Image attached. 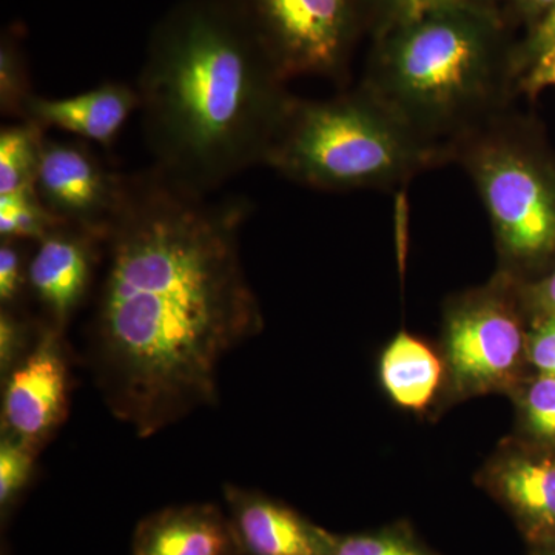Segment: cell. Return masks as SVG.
Segmentation results:
<instances>
[{
  "label": "cell",
  "instance_id": "3957f363",
  "mask_svg": "<svg viewBox=\"0 0 555 555\" xmlns=\"http://www.w3.org/2000/svg\"><path fill=\"white\" fill-rule=\"evenodd\" d=\"M518 82L499 11L465 7L379 33L360 86L451 163L460 141L505 115Z\"/></svg>",
  "mask_w": 555,
  "mask_h": 555
},
{
  "label": "cell",
  "instance_id": "484cf974",
  "mask_svg": "<svg viewBox=\"0 0 555 555\" xmlns=\"http://www.w3.org/2000/svg\"><path fill=\"white\" fill-rule=\"evenodd\" d=\"M555 47V3L531 28L524 43L514 49L518 76H524L543 53Z\"/></svg>",
  "mask_w": 555,
  "mask_h": 555
},
{
  "label": "cell",
  "instance_id": "5b68a950",
  "mask_svg": "<svg viewBox=\"0 0 555 555\" xmlns=\"http://www.w3.org/2000/svg\"><path fill=\"white\" fill-rule=\"evenodd\" d=\"M473 179L503 261L531 264L555 251V178L509 113L452 149Z\"/></svg>",
  "mask_w": 555,
  "mask_h": 555
},
{
  "label": "cell",
  "instance_id": "8fae6325",
  "mask_svg": "<svg viewBox=\"0 0 555 555\" xmlns=\"http://www.w3.org/2000/svg\"><path fill=\"white\" fill-rule=\"evenodd\" d=\"M481 483L509 511L531 545L555 537V456L500 449Z\"/></svg>",
  "mask_w": 555,
  "mask_h": 555
},
{
  "label": "cell",
  "instance_id": "ba28073f",
  "mask_svg": "<svg viewBox=\"0 0 555 555\" xmlns=\"http://www.w3.org/2000/svg\"><path fill=\"white\" fill-rule=\"evenodd\" d=\"M124 188L126 175L108 170L87 144L47 138L36 192L65 224L104 238L118 214Z\"/></svg>",
  "mask_w": 555,
  "mask_h": 555
},
{
  "label": "cell",
  "instance_id": "83f0119b",
  "mask_svg": "<svg viewBox=\"0 0 555 555\" xmlns=\"http://www.w3.org/2000/svg\"><path fill=\"white\" fill-rule=\"evenodd\" d=\"M521 297L528 308L555 313V269L535 284H520Z\"/></svg>",
  "mask_w": 555,
  "mask_h": 555
},
{
  "label": "cell",
  "instance_id": "9c48e42d",
  "mask_svg": "<svg viewBox=\"0 0 555 555\" xmlns=\"http://www.w3.org/2000/svg\"><path fill=\"white\" fill-rule=\"evenodd\" d=\"M2 379V433L42 449L68 415L64 332L40 321L35 345Z\"/></svg>",
  "mask_w": 555,
  "mask_h": 555
},
{
  "label": "cell",
  "instance_id": "5bb4252c",
  "mask_svg": "<svg viewBox=\"0 0 555 555\" xmlns=\"http://www.w3.org/2000/svg\"><path fill=\"white\" fill-rule=\"evenodd\" d=\"M131 555H243L228 514L211 503L173 506L139 521Z\"/></svg>",
  "mask_w": 555,
  "mask_h": 555
},
{
  "label": "cell",
  "instance_id": "ac0fdd59",
  "mask_svg": "<svg viewBox=\"0 0 555 555\" xmlns=\"http://www.w3.org/2000/svg\"><path fill=\"white\" fill-rule=\"evenodd\" d=\"M328 555H440L416 539L406 524L374 532L332 537Z\"/></svg>",
  "mask_w": 555,
  "mask_h": 555
},
{
  "label": "cell",
  "instance_id": "6da1fadb",
  "mask_svg": "<svg viewBox=\"0 0 555 555\" xmlns=\"http://www.w3.org/2000/svg\"><path fill=\"white\" fill-rule=\"evenodd\" d=\"M247 211L155 166L126 175L87 356L105 404L139 437L214 404L222 360L262 328L240 254Z\"/></svg>",
  "mask_w": 555,
  "mask_h": 555
},
{
  "label": "cell",
  "instance_id": "7402d4cb",
  "mask_svg": "<svg viewBox=\"0 0 555 555\" xmlns=\"http://www.w3.org/2000/svg\"><path fill=\"white\" fill-rule=\"evenodd\" d=\"M35 244L24 241H0V305L21 309V302L30 295L28 268Z\"/></svg>",
  "mask_w": 555,
  "mask_h": 555
},
{
  "label": "cell",
  "instance_id": "4316f807",
  "mask_svg": "<svg viewBox=\"0 0 555 555\" xmlns=\"http://www.w3.org/2000/svg\"><path fill=\"white\" fill-rule=\"evenodd\" d=\"M546 87H555V47L543 53L518 82V90L531 98L537 96Z\"/></svg>",
  "mask_w": 555,
  "mask_h": 555
},
{
  "label": "cell",
  "instance_id": "d4e9b609",
  "mask_svg": "<svg viewBox=\"0 0 555 555\" xmlns=\"http://www.w3.org/2000/svg\"><path fill=\"white\" fill-rule=\"evenodd\" d=\"M526 357L539 374L555 377V313L535 310L526 334Z\"/></svg>",
  "mask_w": 555,
  "mask_h": 555
},
{
  "label": "cell",
  "instance_id": "277c9868",
  "mask_svg": "<svg viewBox=\"0 0 555 555\" xmlns=\"http://www.w3.org/2000/svg\"><path fill=\"white\" fill-rule=\"evenodd\" d=\"M449 163L364 87L324 101L294 98L264 164L324 192L393 189Z\"/></svg>",
  "mask_w": 555,
  "mask_h": 555
},
{
  "label": "cell",
  "instance_id": "52a82bcc",
  "mask_svg": "<svg viewBox=\"0 0 555 555\" xmlns=\"http://www.w3.org/2000/svg\"><path fill=\"white\" fill-rule=\"evenodd\" d=\"M264 49L286 79H343L366 21L361 0H238Z\"/></svg>",
  "mask_w": 555,
  "mask_h": 555
},
{
  "label": "cell",
  "instance_id": "603a6c76",
  "mask_svg": "<svg viewBox=\"0 0 555 555\" xmlns=\"http://www.w3.org/2000/svg\"><path fill=\"white\" fill-rule=\"evenodd\" d=\"M520 408L531 434L555 441V377L539 374L520 392Z\"/></svg>",
  "mask_w": 555,
  "mask_h": 555
},
{
  "label": "cell",
  "instance_id": "2e32d148",
  "mask_svg": "<svg viewBox=\"0 0 555 555\" xmlns=\"http://www.w3.org/2000/svg\"><path fill=\"white\" fill-rule=\"evenodd\" d=\"M46 129L33 120H20L0 131V195L36 188Z\"/></svg>",
  "mask_w": 555,
  "mask_h": 555
},
{
  "label": "cell",
  "instance_id": "8992f818",
  "mask_svg": "<svg viewBox=\"0 0 555 555\" xmlns=\"http://www.w3.org/2000/svg\"><path fill=\"white\" fill-rule=\"evenodd\" d=\"M520 283L507 272L452 299L444 317L449 377L462 396L500 392L520 382L526 331Z\"/></svg>",
  "mask_w": 555,
  "mask_h": 555
},
{
  "label": "cell",
  "instance_id": "30bf717a",
  "mask_svg": "<svg viewBox=\"0 0 555 555\" xmlns=\"http://www.w3.org/2000/svg\"><path fill=\"white\" fill-rule=\"evenodd\" d=\"M104 255V238L89 230L62 224L33 246L28 283L43 323L64 332L90 297Z\"/></svg>",
  "mask_w": 555,
  "mask_h": 555
},
{
  "label": "cell",
  "instance_id": "e0dca14e",
  "mask_svg": "<svg viewBox=\"0 0 555 555\" xmlns=\"http://www.w3.org/2000/svg\"><path fill=\"white\" fill-rule=\"evenodd\" d=\"M62 224L65 222L51 214L36 188L0 195V240L36 244Z\"/></svg>",
  "mask_w": 555,
  "mask_h": 555
},
{
  "label": "cell",
  "instance_id": "f1b7e54d",
  "mask_svg": "<svg viewBox=\"0 0 555 555\" xmlns=\"http://www.w3.org/2000/svg\"><path fill=\"white\" fill-rule=\"evenodd\" d=\"M511 3H513L514 10L526 22H529L532 28L537 22L545 16L546 11L554 5L555 0H511Z\"/></svg>",
  "mask_w": 555,
  "mask_h": 555
},
{
  "label": "cell",
  "instance_id": "44dd1931",
  "mask_svg": "<svg viewBox=\"0 0 555 555\" xmlns=\"http://www.w3.org/2000/svg\"><path fill=\"white\" fill-rule=\"evenodd\" d=\"M33 94L20 42L11 35L3 36L0 46V112L9 118L24 120L25 107Z\"/></svg>",
  "mask_w": 555,
  "mask_h": 555
},
{
  "label": "cell",
  "instance_id": "d6986e66",
  "mask_svg": "<svg viewBox=\"0 0 555 555\" xmlns=\"http://www.w3.org/2000/svg\"><path fill=\"white\" fill-rule=\"evenodd\" d=\"M361 3L364 17L371 20L377 35L441 11L494 7V0H361Z\"/></svg>",
  "mask_w": 555,
  "mask_h": 555
},
{
  "label": "cell",
  "instance_id": "4fadbf2b",
  "mask_svg": "<svg viewBox=\"0 0 555 555\" xmlns=\"http://www.w3.org/2000/svg\"><path fill=\"white\" fill-rule=\"evenodd\" d=\"M139 109L137 87L105 82L83 93L65 98L33 94L24 120L43 129H57L83 141L112 149L130 116Z\"/></svg>",
  "mask_w": 555,
  "mask_h": 555
},
{
  "label": "cell",
  "instance_id": "7a4b0ae2",
  "mask_svg": "<svg viewBox=\"0 0 555 555\" xmlns=\"http://www.w3.org/2000/svg\"><path fill=\"white\" fill-rule=\"evenodd\" d=\"M238 0H185L150 39L138 80L155 167L208 193L262 166L294 96Z\"/></svg>",
  "mask_w": 555,
  "mask_h": 555
},
{
  "label": "cell",
  "instance_id": "9a60e30c",
  "mask_svg": "<svg viewBox=\"0 0 555 555\" xmlns=\"http://www.w3.org/2000/svg\"><path fill=\"white\" fill-rule=\"evenodd\" d=\"M443 374V361L433 347L408 332H400L379 360L387 393L398 406L411 411H423L433 403Z\"/></svg>",
  "mask_w": 555,
  "mask_h": 555
},
{
  "label": "cell",
  "instance_id": "7c38bea8",
  "mask_svg": "<svg viewBox=\"0 0 555 555\" xmlns=\"http://www.w3.org/2000/svg\"><path fill=\"white\" fill-rule=\"evenodd\" d=\"M229 517L243 555H328L332 532L294 507L257 491L228 485Z\"/></svg>",
  "mask_w": 555,
  "mask_h": 555
},
{
  "label": "cell",
  "instance_id": "cb8c5ba5",
  "mask_svg": "<svg viewBox=\"0 0 555 555\" xmlns=\"http://www.w3.org/2000/svg\"><path fill=\"white\" fill-rule=\"evenodd\" d=\"M39 323H33L20 313V309H0V374L2 378L16 367L22 358L35 345Z\"/></svg>",
  "mask_w": 555,
  "mask_h": 555
},
{
  "label": "cell",
  "instance_id": "ffe728a7",
  "mask_svg": "<svg viewBox=\"0 0 555 555\" xmlns=\"http://www.w3.org/2000/svg\"><path fill=\"white\" fill-rule=\"evenodd\" d=\"M40 451L42 449L36 448L35 444L28 443L13 434L2 433V438H0V509H2L3 517L17 502L25 488L30 485Z\"/></svg>",
  "mask_w": 555,
  "mask_h": 555
},
{
  "label": "cell",
  "instance_id": "f546056e",
  "mask_svg": "<svg viewBox=\"0 0 555 555\" xmlns=\"http://www.w3.org/2000/svg\"><path fill=\"white\" fill-rule=\"evenodd\" d=\"M531 546L534 547L532 555H555V537Z\"/></svg>",
  "mask_w": 555,
  "mask_h": 555
}]
</instances>
